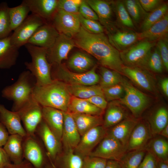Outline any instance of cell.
<instances>
[{
    "label": "cell",
    "mask_w": 168,
    "mask_h": 168,
    "mask_svg": "<svg viewBox=\"0 0 168 168\" xmlns=\"http://www.w3.org/2000/svg\"><path fill=\"white\" fill-rule=\"evenodd\" d=\"M161 86L162 90L166 96H168V79L165 78L163 79L161 82Z\"/></svg>",
    "instance_id": "obj_58"
},
{
    "label": "cell",
    "mask_w": 168,
    "mask_h": 168,
    "mask_svg": "<svg viewBox=\"0 0 168 168\" xmlns=\"http://www.w3.org/2000/svg\"><path fill=\"white\" fill-rule=\"evenodd\" d=\"M75 46L72 38L59 34L53 46L47 49L48 61L52 65L62 63L63 60L67 58L69 53Z\"/></svg>",
    "instance_id": "obj_13"
},
{
    "label": "cell",
    "mask_w": 168,
    "mask_h": 168,
    "mask_svg": "<svg viewBox=\"0 0 168 168\" xmlns=\"http://www.w3.org/2000/svg\"><path fill=\"white\" fill-rule=\"evenodd\" d=\"M108 36L110 43L119 52L126 50L140 40L138 33L125 29L120 30L116 27L108 32Z\"/></svg>",
    "instance_id": "obj_17"
},
{
    "label": "cell",
    "mask_w": 168,
    "mask_h": 168,
    "mask_svg": "<svg viewBox=\"0 0 168 168\" xmlns=\"http://www.w3.org/2000/svg\"><path fill=\"white\" fill-rule=\"evenodd\" d=\"M7 3L2 2L0 3V39L10 36L12 31Z\"/></svg>",
    "instance_id": "obj_43"
},
{
    "label": "cell",
    "mask_w": 168,
    "mask_h": 168,
    "mask_svg": "<svg viewBox=\"0 0 168 168\" xmlns=\"http://www.w3.org/2000/svg\"><path fill=\"white\" fill-rule=\"evenodd\" d=\"M68 112L71 113L102 116L104 110L94 105L85 99L72 96L68 106Z\"/></svg>",
    "instance_id": "obj_32"
},
{
    "label": "cell",
    "mask_w": 168,
    "mask_h": 168,
    "mask_svg": "<svg viewBox=\"0 0 168 168\" xmlns=\"http://www.w3.org/2000/svg\"><path fill=\"white\" fill-rule=\"evenodd\" d=\"M82 0H58V9L68 13L78 14Z\"/></svg>",
    "instance_id": "obj_47"
},
{
    "label": "cell",
    "mask_w": 168,
    "mask_h": 168,
    "mask_svg": "<svg viewBox=\"0 0 168 168\" xmlns=\"http://www.w3.org/2000/svg\"><path fill=\"white\" fill-rule=\"evenodd\" d=\"M157 160L156 168H168V161Z\"/></svg>",
    "instance_id": "obj_59"
},
{
    "label": "cell",
    "mask_w": 168,
    "mask_h": 168,
    "mask_svg": "<svg viewBox=\"0 0 168 168\" xmlns=\"http://www.w3.org/2000/svg\"><path fill=\"white\" fill-rule=\"evenodd\" d=\"M120 84L124 88V94L119 102L129 110L134 117L138 119L148 106L149 98L123 77Z\"/></svg>",
    "instance_id": "obj_5"
},
{
    "label": "cell",
    "mask_w": 168,
    "mask_h": 168,
    "mask_svg": "<svg viewBox=\"0 0 168 168\" xmlns=\"http://www.w3.org/2000/svg\"><path fill=\"white\" fill-rule=\"evenodd\" d=\"M24 137L18 134L10 135L3 146V149L10 161L18 164L23 161Z\"/></svg>",
    "instance_id": "obj_28"
},
{
    "label": "cell",
    "mask_w": 168,
    "mask_h": 168,
    "mask_svg": "<svg viewBox=\"0 0 168 168\" xmlns=\"http://www.w3.org/2000/svg\"><path fill=\"white\" fill-rule=\"evenodd\" d=\"M42 106L33 96L17 112L27 135L34 136L38 126L43 119Z\"/></svg>",
    "instance_id": "obj_8"
},
{
    "label": "cell",
    "mask_w": 168,
    "mask_h": 168,
    "mask_svg": "<svg viewBox=\"0 0 168 168\" xmlns=\"http://www.w3.org/2000/svg\"><path fill=\"white\" fill-rule=\"evenodd\" d=\"M58 0H24L31 13L37 15L46 22L51 20L58 10Z\"/></svg>",
    "instance_id": "obj_22"
},
{
    "label": "cell",
    "mask_w": 168,
    "mask_h": 168,
    "mask_svg": "<svg viewBox=\"0 0 168 168\" xmlns=\"http://www.w3.org/2000/svg\"><path fill=\"white\" fill-rule=\"evenodd\" d=\"M87 101L98 108L104 110L107 107L108 103L104 96L96 95L85 99Z\"/></svg>",
    "instance_id": "obj_53"
},
{
    "label": "cell",
    "mask_w": 168,
    "mask_h": 168,
    "mask_svg": "<svg viewBox=\"0 0 168 168\" xmlns=\"http://www.w3.org/2000/svg\"><path fill=\"white\" fill-rule=\"evenodd\" d=\"M107 160L90 156L83 158L82 168H105Z\"/></svg>",
    "instance_id": "obj_49"
},
{
    "label": "cell",
    "mask_w": 168,
    "mask_h": 168,
    "mask_svg": "<svg viewBox=\"0 0 168 168\" xmlns=\"http://www.w3.org/2000/svg\"><path fill=\"white\" fill-rule=\"evenodd\" d=\"M68 65L74 72L79 73L87 72L96 65L90 55L81 52L73 54L69 59Z\"/></svg>",
    "instance_id": "obj_30"
},
{
    "label": "cell",
    "mask_w": 168,
    "mask_h": 168,
    "mask_svg": "<svg viewBox=\"0 0 168 168\" xmlns=\"http://www.w3.org/2000/svg\"><path fill=\"white\" fill-rule=\"evenodd\" d=\"M63 124L61 143L66 151L74 150L77 146L81 136L70 113L63 112Z\"/></svg>",
    "instance_id": "obj_16"
},
{
    "label": "cell",
    "mask_w": 168,
    "mask_h": 168,
    "mask_svg": "<svg viewBox=\"0 0 168 168\" xmlns=\"http://www.w3.org/2000/svg\"><path fill=\"white\" fill-rule=\"evenodd\" d=\"M81 26L87 31L94 34L103 33L104 28L97 21L88 19L79 14Z\"/></svg>",
    "instance_id": "obj_46"
},
{
    "label": "cell",
    "mask_w": 168,
    "mask_h": 168,
    "mask_svg": "<svg viewBox=\"0 0 168 168\" xmlns=\"http://www.w3.org/2000/svg\"><path fill=\"white\" fill-rule=\"evenodd\" d=\"M79 13L85 18L99 21L96 13L86 0H82L79 8Z\"/></svg>",
    "instance_id": "obj_50"
},
{
    "label": "cell",
    "mask_w": 168,
    "mask_h": 168,
    "mask_svg": "<svg viewBox=\"0 0 168 168\" xmlns=\"http://www.w3.org/2000/svg\"><path fill=\"white\" fill-rule=\"evenodd\" d=\"M102 89L104 96L107 101L119 100L124 94V88L120 84Z\"/></svg>",
    "instance_id": "obj_45"
},
{
    "label": "cell",
    "mask_w": 168,
    "mask_h": 168,
    "mask_svg": "<svg viewBox=\"0 0 168 168\" xmlns=\"http://www.w3.org/2000/svg\"><path fill=\"white\" fill-rule=\"evenodd\" d=\"M59 34L52 24L47 23L38 29L27 43L48 49L53 46Z\"/></svg>",
    "instance_id": "obj_18"
},
{
    "label": "cell",
    "mask_w": 168,
    "mask_h": 168,
    "mask_svg": "<svg viewBox=\"0 0 168 168\" xmlns=\"http://www.w3.org/2000/svg\"><path fill=\"white\" fill-rule=\"evenodd\" d=\"M139 67L155 73H159L162 72L164 68V66L159 53L155 46Z\"/></svg>",
    "instance_id": "obj_38"
},
{
    "label": "cell",
    "mask_w": 168,
    "mask_h": 168,
    "mask_svg": "<svg viewBox=\"0 0 168 168\" xmlns=\"http://www.w3.org/2000/svg\"><path fill=\"white\" fill-rule=\"evenodd\" d=\"M165 138L159 135L153 137L145 149L151 152L157 160L168 161V142Z\"/></svg>",
    "instance_id": "obj_33"
},
{
    "label": "cell",
    "mask_w": 168,
    "mask_h": 168,
    "mask_svg": "<svg viewBox=\"0 0 168 168\" xmlns=\"http://www.w3.org/2000/svg\"><path fill=\"white\" fill-rule=\"evenodd\" d=\"M83 158L75 153L74 150L66 151L61 160L60 168H82Z\"/></svg>",
    "instance_id": "obj_44"
},
{
    "label": "cell",
    "mask_w": 168,
    "mask_h": 168,
    "mask_svg": "<svg viewBox=\"0 0 168 168\" xmlns=\"http://www.w3.org/2000/svg\"><path fill=\"white\" fill-rule=\"evenodd\" d=\"M46 168H54L53 166H48L46 167Z\"/></svg>",
    "instance_id": "obj_61"
},
{
    "label": "cell",
    "mask_w": 168,
    "mask_h": 168,
    "mask_svg": "<svg viewBox=\"0 0 168 168\" xmlns=\"http://www.w3.org/2000/svg\"><path fill=\"white\" fill-rule=\"evenodd\" d=\"M34 136L27 135L24 138L23 156L35 168H41L44 162L42 150Z\"/></svg>",
    "instance_id": "obj_21"
},
{
    "label": "cell",
    "mask_w": 168,
    "mask_h": 168,
    "mask_svg": "<svg viewBox=\"0 0 168 168\" xmlns=\"http://www.w3.org/2000/svg\"><path fill=\"white\" fill-rule=\"evenodd\" d=\"M11 161L6 152L2 147H0V168H4Z\"/></svg>",
    "instance_id": "obj_55"
},
{
    "label": "cell",
    "mask_w": 168,
    "mask_h": 168,
    "mask_svg": "<svg viewBox=\"0 0 168 168\" xmlns=\"http://www.w3.org/2000/svg\"><path fill=\"white\" fill-rule=\"evenodd\" d=\"M168 10L167 4L163 2L156 9L148 12L141 26L142 31L147 29L161 19L168 13Z\"/></svg>",
    "instance_id": "obj_39"
},
{
    "label": "cell",
    "mask_w": 168,
    "mask_h": 168,
    "mask_svg": "<svg viewBox=\"0 0 168 168\" xmlns=\"http://www.w3.org/2000/svg\"><path fill=\"white\" fill-rule=\"evenodd\" d=\"M37 130L46 149L48 156L51 160H55L60 152L61 143L43 119L38 126Z\"/></svg>",
    "instance_id": "obj_23"
},
{
    "label": "cell",
    "mask_w": 168,
    "mask_h": 168,
    "mask_svg": "<svg viewBox=\"0 0 168 168\" xmlns=\"http://www.w3.org/2000/svg\"><path fill=\"white\" fill-rule=\"evenodd\" d=\"M31 57L30 62L25 65L35 77L36 85L42 86L51 83L53 81L51 76L52 65L47 58V49L27 43L25 45Z\"/></svg>",
    "instance_id": "obj_4"
},
{
    "label": "cell",
    "mask_w": 168,
    "mask_h": 168,
    "mask_svg": "<svg viewBox=\"0 0 168 168\" xmlns=\"http://www.w3.org/2000/svg\"><path fill=\"white\" fill-rule=\"evenodd\" d=\"M146 152L145 149L127 151L119 161L121 168H138Z\"/></svg>",
    "instance_id": "obj_40"
},
{
    "label": "cell",
    "mask_w": 168,
    "mask_h": 168,
    "mask_svg": "<svg viewBox=\"0 0 168 168\" xmlns=\"http://www.w3.org/2000/svg\"><path fill=\"white\" fill-rule=\"evenodd\" d=\"M9 136L8 132L0 120V147L4 146Z\"/></svg>",
    "instance_id": "obj_54"
},
{
    "label": "cell",
    "mask_w": 168,
    "mask_h": 168,
    "mask_svg": "<svg viewBox=\"0 0 168 168\" xmlns=\"http://www.w3.org/2000/svg\"><path fill=\"white\" fill-rule=\"evenodd\" d=\"M123 1L134 24L139 23L142 20V21L148 13L142 8L139 0H125Z\"/></svg>",
    "instance_id": "obj_42"
},
{
    "label": "cell",
    "mask_w": 168,
    "mask_h": 168,
    "mask_svg": "<svg viewBox=\"0 0 168 168\" xmlns=\"http://www.w3.org/2000/svg\"><path fill=\"white\" fill-rule=\"evenodd\" d=\"M70 113L81 136L95 127L103 126V119L102 116L84 114Z\"/></svg>",
    "instance_id": "obj_31"
},
{
    "label": "cell",
    "mask_w": 168,
    "mask_h": 168,
    "mask_svg": "<svg viewBox=\"0 0 168 168\" xmlns=\"http://www.w3.org/2000/svg\"><path fill=\"white\" fill-rule=\"evenodd\" d=\"M67 84L71 95L78 98L86 99L96 95L104 96L102 89L99 85L86 86Z\"/></svg>",
    "instance_id": "obj_35"
},
{
    "label": "cell",
    "mask_w": 168,
    "mask_h": 168,
    "mask_svg": "<svg viewBox=\"0 0 168 168\" xmlns=\"http://www.w3.org/2000/svg\"><path fill=\"white\" fill-rule=\"evenodd\" d=\"M0 120L10 135L18 134L24 138L27 135L18 112L9 110L1 104Z\"/></svg>",
    "instance_id": "obj_24"
},
{
    "label": "cell",
    "mask_w": 168,
    "mask_h": 168,
    "mask_svg": "<svg viewBox=\"0 0 168 168\" xmlns=\"http://www.w3.org/2000/svg\"><path fill=\"white\" fill-rule=\"evenodd\" d=\"M119 101H111L106 108L103 126L108 129L130 117L127 110Z\"/></svg>",
    "instance_id": "obj_27"
},
{
    "label": "cell",
    "mask_w": 168,
    "mask_h": 168,
    "mask_svg": "<svg viewBox=\"0 0 168 168\" xmlns=\"http://www.w3.org/2000/svg\"><path fill=\"white\" fill-rule=\"evenodd\" d=\"M47 23L39 16L31 13L10 35L11 44L18 48L25 45L38 29Z\"/></svg>",
    "instance_id": "obj_7"
},
{
    "label": "cell",
    "mask_w": 168,
    "mask_h": 168,
    "mask_svg": "<svg viewBox=\"0 0 168 168\" xmlns=\"http://www.w3.org/2000/svg\"><path fill=\"white\" fill-rule=\"evenodd\" d=\"M79 14L58 9L52 20V24L59 34L72 38L79 32L81 27Z\"/></svg>",
    "instance_id": "obj_10"
},
{
    "label": "cell",
    "mask_w": 168,
    "mask_h": 168,
    "mask_svg": "<svg viewBox=\"0 0 168 168\" xmlns=\"http://www.w3.org/2000/svg\"><path fill=\"white\" fill-rule=\"evenodd\" d=\"M139 1L142 8L147 13L155 9L163 3L160 0H139Z\"/></svg>",
    "instance_id": "obj_52"
},
{
    "label": "cell",
    "mask_w": 168,
    "mask_h": 168,
    "mask_svg": "<svg viewBox=\"0 0 168 168\" xmlns=\"http://www.w3.org/2000/svg\"><path fill=\"white\" fill-rule=\"evenodd\" d=\"M127 152V149L118 141L106 134L89 156L119 161Z\"/></svg>",
    "instance_id": "obj_11"
},
{
    "label": "cell",
    "mask_w": 168,
    "mask_h": 168,
    "mask_svg": "<svg viewBox=\"0 0 168 168\" xmlns=\"http://www.w3.org/2000/svg\"><path fill=\"white\" fill-rule=\"evenodd\" d=\"M157 160L150 152L146 151L145 155L138 168H156Z\"/></svg>",
    "instance_id": "obj_51"
},
{
    "label": "cell",
    "mask_w": 168,
    "mask_h": 168,
    "mask_svg": "<svg viewBox=\"0 0 168 168\" xmlns=\"http://www.w3.org/2000/svg\"><path fill=\"white\" fill-rule=\"evenodd\" d=\"M107 129L102 125L95 127L81 137L80 140L74 150V152L83 158L89 156L107 134Z\"/></svg>",
    "instance_id": "obj_12"
},
{
    "label": "cell",
    "mask_w": 168,
    "mask_h": 168,
    "mask_svg": "<svg viewBox=\"0 0 168 168\" xmlns=\"http://www.w3.org/2000/svg\"><path fill=\"white\" fill-rule=\"evenodd\" d=\"M156 42L142 40L120 52V56L124 66L139 67L152 49Z\"/></svg>",
    "instance_id": "obj_9"
},
{
    "label": "cell",
    "mask_w": 168,
    "mask_h": 168,
    "mask_svg": "<svg viewBox=\"0 0 168 168\" xmlns=\"http://www.w3.org/2000/svg\"><path fill=\"white\" fill-rule=\"evenodd\" d=\"M87 3L97 15L99 21L108 32L116 26L112 21L113 10L112 1L103 0H87Z\"/></svg>",
    "instance_id": "obj_19"
},
{
    "label": "cell",
    "mask_w": 168,
    "mask_h": 168,
    "mask_svg": "<svg viewBox=\"0 0 168 168\" xmlns=\"http://www.w3.org/2000/svg\"><path fill=\"white\" fill-rule=\"evenodd\" d=\"M73 38L76 46L94 57L101 66L122 74L124 65L120 52L111 44L104 33H92L81 26Z\"/></svg>",
    "instance_id": "obj_1"
},
{
    "label": "cell",
    "mask_w": 168,
    "mask_h": 168,
    "mask_svg": "<svg viewBox=\"0 0 168 168\" xmlns=\"http://www.w3.org/2000/svg\"><path fill=\"white\" fill-rule=\"evenodd\" d=\"M30 9L23 1L19 5L9 8L10 28L12 31L15 30L27 17Z\"/></svg>",
    "instance_id": "obj_37"
},
{
    "label": "cell",
    "mask_w": 168,
    "mask_h": 168,
    "mask_svg": "<svg viewBox=\"0 0 168 168\" xmlns=\"http://www.w3.org/2000/svg\"><path fill=\"white\" fill-rule=\"evenodd\" d=\"M113 12L119 24L124 29L132 30L134 23L127 12L123 0L112 1Z\"/></svg>",
    "instance_id": "obj_36"
},
{
    "label": "cell",
    "mask_w": 168,
    "mask_h": 168,
    "mask_svg": "<svg viewBox=\"0 0 168 168\" xmlns=\"http://www.w3.org/2000/svg\"><path fill=\"white\" fill-rule=\"evenodd\" d=\"M100 72L99 85L102 88L120 84L122 77L119 72L101 66Z\"/></svg>",
    "instance_id": "obj_41"
},
{
    "label": "cell",
    "mask_w": 168,
    "mask_h": 168,
    "mask_svg": "<svg viewBox=\"0 0 168 168\" xmlns=\"http://www.w3.org/2000/svg\"><path fill=\"white\" fill-rule=\"evenodd\" d=\"M4 168H35L32 165L26 160L23 161L21 163L15 164L10 163Z\"/></svg>",
    "instance_id": "obj_56"
},
{
    "label": "cell",
    "mask_w": 168,
    "mask_h": 168,
    "mask_svg": "<svg viewBox=\"0 0 168 168\" xmlns=\"http://www.w3.org/2000/svg\"><path fill=\"white\" fill-rule=\"evenodd\" d=\"M153 137L147 122L139 120L130 135L127 151L145 149Z\"/></svg>",
    "instance_id": "obj_15"
},
{
    "label": "cell",
    "mask_w": 168,
    "mask_h": 168,
    "mask_svg": "<svg viewBox=\"0 0 168 168\" xmlns=\"http://www.w3.org/2000/svg\"><path fill=\"white\" fill-rule=\"evenodd\" d=\"M166 138H168V124L164 127L160 132L159 135Z\"/></svg>",
    "instance_id": "obj_60"
},
{
    "label": "cell",
    "mask_w": 168,
    "mask_h": 168,
    "mask_svg": "<svg viewBox=\"0 0 168 168\" xmlns=\"http://www.w3.org/2000/svg\"><path fill=\"white\" fill-rule=\"evenodd\" d=\"M19 49L11 44L10 35L0 39V69H9L16 64Z\"/></svg>",
    "instance_id": "obj_26"
},
{
    "label": "cell",
    "mask_w": 168,
    "mask_h": 168,
    "mask_svg": "<svg viewBox=\"0 0 168 168\" xmlns=\"http://www.w3.org/2000/svg\"><path fill=\"white\" fill-rule=\"evenodd\" d=\"M122 74L142 89L152 93L155 92L156 86L154 79L147 70L137 67L124 66Z\"/></svg>",
    "instance_id": "obj_14"
},
{
    "label": "cell",
    "mask_w": 168,
    "mask_h": 168,
    "mask_svg": "<svg viewBox=\"0 0 168 168\" xmlns=\"http://www.w3.org/2000/svg\"><path fill=\"white\" fill-rule=\"evenodd\" d=\"M140 40H146L152 42L168 37V13L147 29L139 33Z\"/></svg>",
    "instance_id": "obj_29"
},
{
    "label": "cell",
    "mask_w": 168,
    "mask_h": 168,
    "mask_svg": "<svg viewBox=\"0 0 168 168\" xmlns=\"http://www.w3.org/2000/svg\"><path fill=\"white\" fill-rule=\"evenodd\" d=\"M139 120L129 117L107 129V135L117 140L127 150L130 135Z\"/></svg>",
    "instance_id": "obj_20"
},
{
    "label": "cell",
    "mask_w": 168,
    "mask_h": 168,
    "mask_svg": "<svg viewBox=\"0 0 168 168\" xmlns=\"http://www.w3.org/2000/svg\"><path fill=\"white\" fill-rule=\"evenodd\" d=\"M148 123L153 137L158 135L168 124V111L164 106L157 108L150 116Z\"/></svg>",
    "instance_id": "obj_34"
},
{
    "label": "cell",
    "mask_w": 168,
    "mask_h": 168,
    "mask_svg": "<svg viewBox=\"0 0 168 168\" xmlns=\"http://www.w3.org/2000/svg\"><path fill=\"white\" fill-rule=\"evenodd\" d=\"M52 67L54 68V79L61 81L68 84L90 86L96 85L100 81V76L96 72L97 65L90 71L82 73L70 71L62 63L53 65Z\"/></svg>",
    "instance_id": "obj_6"
},
{
    "label": "cell",
    "mask_w": 168,
    "mask_h": 168,
    "mask_svg": "<svg viewBox=\"0 0 168 168\" xmlns=\"http://www.w3.org/2000/svg\"><path fill=\"white\" fill-rule=\"evenodd\" d=\"M34 99L42 107H50L68 112L72 95L67 84L57 79L42 86L36 85L33 92Z\"/></svg>",
    "instance_id": "obj_2"
},
{
    "label": "cell",
    "mask_w": 168,
    "mask_h": 168,
    "mask_svg": "<svg viewBox=\"0 0 168 168\" xmlns=\"http://www.w3.org/2000/svg\"><path fill=\"white\" fill-rule=\"evenodd\" d=\"M155 47L157 49L162 60L164 68L168 70V37L161 39L156 42Z\"/></svg>",
    "instance_id": "obj_48"
},
{
    "label": "cell",
    "mask_w": 168,
    "mask_h": 168,
    "mask_svg": "<svg viewBox=\"0 0 168 168\" xmlns=\"http://www.w3.org/2000/svg\"><path fill=\"white\" fill-rule=\"evenodd\" d=\"M42 113L43 119L61 143L63 124V111L52 107H42Z\"/></svg>",
    "instance_id": "obj_25"
},
{
    "label": "cell",
    "mask_w": 168,
    "mask_h": 168,
    "mask_svg": "<svg viewBox=\"0 0 168 168\" xmlns=\"http://www.w3.org/2000/svg\"><path fill=\"white\" fill-rule=\"evenodd\" d=\"M36 85L35 77L28 70L22 72L17 81L6 86L1 92L2 96L13 101L12 110L17 111L33 97V90Z\"/></svg>",
    "instance_id": "obj_3"
},
{
    "label": "cell",
    "mask_w": 168,
    "mask_h": 168,
    "mask_svg": "<svg viewBox=\"0 0 168 168\" xmlns=\"http://www.w3.org/2000/svg\"><path fill=\"white\" fill-rule=\"evenodd\" d=\"M105 168H121L119 161L108 160Z\"/></svg>",
    "instance_id": "obj_57"
}]
</instances>
